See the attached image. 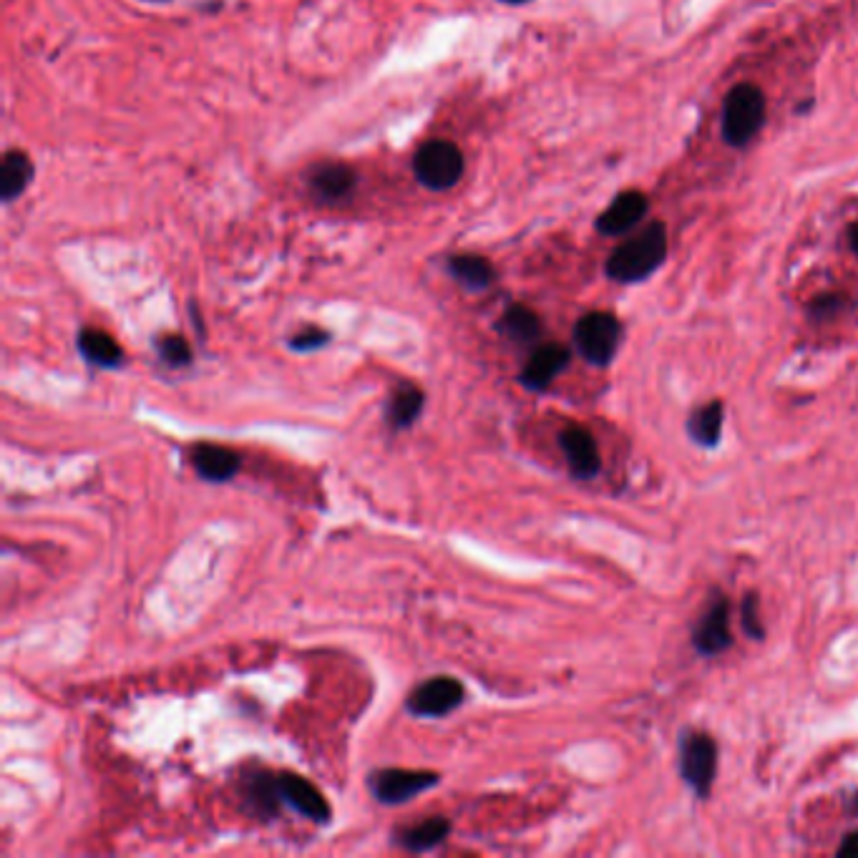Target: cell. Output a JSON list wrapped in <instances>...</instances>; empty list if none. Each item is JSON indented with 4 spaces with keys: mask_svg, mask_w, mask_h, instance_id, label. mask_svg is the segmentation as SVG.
<instances>
[{
    "mask_svg": "<svg viewBox=\"0 0 858 858\" xmlns=\"http://www.w3.org/2000/svg\"><path fill=\"white\" fill-rule=\"evenodd\" d=\"M667 255V232L660 222L644 227L607 259V275L617 282H640L662 265Z\"/></svg>",
    "mask_w": 858,
    "mask_h": 858,
    "instance_id": "1",
    "label": "cell"
},
{
    "mask_svg": "<svg viewBox=\"0 0 858 858\" xmlns=\"http://www.w3.org/2000/svg\"><path fill=\"white\" fill-rule=\"evenodd\" d=\"M765 119L763 92L753 84L735 86L725 99L723 136L730 146H746L756 138Z\"/></svg>",
    "mask_w": 858,
    "mask_h": 858,
    "instance_id": "2",
    "label": "cell"
},
{
    "mask_svg": "<svg viewBox=\"0 0 858 858\" xmlns=\"http://www.w3.org/2000/svg\"><path fill=\"white\" fill-rule=\"evenodd\" d=\"M413 171L419 177V182L428 190H451L463 174V157L459 146L444 138H433L426 142L415 154Z\"/></svg>",
    "mask_w": 858,
    "mask_h": 858,
    "instance_id": "3",
    "label": "cell"
},
{
    "mask_svg": "<svg viewBox=\"0 0 858 858\" xmlns=\"http://www.w3.org/2000/svg\"><path fill=\"white\" fill-rule=\"evenodd\" d=\"M619 340H623V325L609 313L584 315L575 328V346L579 355L592 365H609L619 348Z\"/></svg>",
    "mask_w": 858,
    "mask_h": 858,
    "instance_id": "4",
    "label": "cell"
},
{
    "mask_svg": "<svg viewBox=\"0 0 858 858\" xmlns=\"http://www.w3.org/2000/svg\"><path fill=\"white\" fill-rule=\"evenodd\" d=\"M433 786H438V775L428 771H403V768H386L371 775V793L375 800H380L383 806H398L406 803L426 793Z\"/></svg>",
    "mask_w": 858,
    "mask_h": 858,
    "instance_id": "5",
    "label": "cell"
},
{
    "mask_svg": "<svg viewBox=\"0 0 858 858\" xmlns=\"http://www.w3.org/2000/svg\"><path fill=\"white\" fill-rule=\"evenodd\" d=\"M680 771H682V778L688 781V786L698 793V796L708 798L717 771V746L710 735L692 733L685 738Z\"/></svg>",
    "mask_w": 858,
    "mask_h": 858,
    "instance_id": "6",
    "label": "cell"
},
{
    "mask_svg": "<svg viewBox=\"0 0 858 858\" xmlns=\"http://www.w3.org/2000/svg\"><path fill=\"white\" fill-rule=\"evenodd\" d=\"M463 702V685L454 677L438 675L419 685L408 698V713L419 717H444Z\"/></svg>",
    "mask_w": 858,
    "mask_h": 858,
    "instance_id": "7",
    "label": "cell"
},
{
    "mask_svg": "<svg viewBox=\"0 0 858 858\" xmlns=\"http://www.w3.org/2000/svg\"><path fill=\"white\" fill-rule=\"evenodd\" d=\"M277 786H280L282 803H288L292 811H298L315 823L330 821L328 800L307 778H300L295 773H282L277 775Z\"/></svg>",
    "mask_w": 858,
    "mask_h": 858,
    "instance_id": "8",
    "label": "cell"
},
{
    "mask_svg": "<svg viewBox=\"0 0 858 858\" xmlns=\"http://www.w3.org/2000/svg\"><path fill=\"white\" fill-rule=\"evenodd\" d=\"M692 644L705 657L721 655V652L730 648V607H727L725 600H715L705 615L700 617L698 627L692 629Z\"/></svg>",
    "mask_w": 858,
    "mask_h": 858,
    "instance_id": "9",
    "label": "cell"
},
{
    "mask_svg": "<svg viewBox=\"0 0 858 858\" xmlns=\"http://www.w3.org/2000/svg\"><path fill=\"white\" fill-rule=\"evenodd\" d=\"M559 446L577 479H592L600 473V448H596V440L590 431L582 426H567L559 433Z\"/></svg>",
    "mask_w": 858,
    "mask_h": 858,
    "instance_id": "10",
    "label": "cell"
},
{
    "mask_svg": "<svg viewBox=\"0 0 858 858\" xmlns=\"http://www.w3.org/2000/svg\"><path fill=\"white\" fill-rule=\"evenodd\" d=\"M569 350L559 346V342H546V346L536 348L534 355L524 365V371H521V386L529 390H546L552 386V380L569 365Z\"/></svg>",
    "mask_w": 858,
    "mask_h": 858,
    "instance_id": "11",
    "label": "cell"
},
{
    "mask_svg": "<svg viewBox=\"0 0 858 858\" xmlns=\"http://www.w3.org/2000/svg\"><path fill=\"white\" fill-rule=\"evenodd\" d=\"M648 215V197L640 192H623L619 197L612 200L607 209L602 212L596 219V230L602 234H625L635 230Z\"/></svg>",
    "mask_w": 858,
    "mask_h": 858,
    "instance_id": "12",
    "label": "cell"
},
{
    "mask_svg": "<svg viewBox=\"0 0 858 858\" xmlns=\"http://www.w3.org/2000/svg\"><path fill=\"white\" fill-rule=\"evenodd\" d=\"M192 466L200 473V479L212 481V484H222V481H230L240 471V456L225 446L202 444L192 451Z\"/></svg>",
    "mask_w": 858,
    "mask_h": 858,
    "instance_id": "13",
    "label": "cell"
},
{
    "mask_svg": "<svg viewBox=\"0 0 858 858\" xmlns=\"http://www.w3.org/2000/svg\"><path fill=\"white\" fill-rule=\"evenodd\" d=\"M448 833H451V823H448V819H444V815H436V819H428L423 823L411 825V829L398 831L396 844L403 846L406 851L423 854V851H431V848H436L438 844H444Z\"/></svg>",
    "mask_w": 858,
    "mask_h": 858,
    "instance_id": "14",
    "label": "cell"
},
{
    "mask_svg": "<svg viewBox=\"0 0 858 858\" xmlns=\"http://www.w3.org/2000/svg\"><path fill=\"white\" fill-rule=\"evenodd\" d=\"M78 350L88 363L99 367H119L121 361H124V353H121L119 342L104 330H94V328L81 330Z\"/></svg>",
    "mask_w": 858,
    "mask_h": 858,
    "instance_id": "15",
    "label": "cell"
},
{
    "mask_svg": "<svg viewBox=\"0 0 858 858\" xmlns=\"http://www.w3.org/2000/svg\"><path fill=\"white\" fill-rule=\"evenodd\" d=\"M31 177H34V165H31L26 154H5L3 165H0V194H3V202H13L19 194L26 192Z\"/></svg>",
    "mask_w": 858,
    "mask_h": 858,
    "instance_id": "16",
    "label": "cell"
},
{
    "mask_svg": "<svg viewBox=\"0 0 858 858\" xmlns=\"http://www.w3.org/2000/svg\"><path fill=\"white\" fill-rule=\"evenodd\" d=\"M423 403H426V396H423V390L411 386V383H403V386H400L394 394V398H390L388 421L394 423L396 428L413 426V423L419 421L421 411H423Z\"/></svg>",
    "mask_w": 858,
    "mask_h": 858,
    "instance_id": "17",
    "label": "cell"
},
{
    "mask_svg": "<svg viewBox=\"0 0 858 858\" xmlns=\"http://www.w3.org/2000/svg\"><path fill=\"white\" fill-rule=\"evenodd\" d=\"M690 436L694 444L713 448L717 446L723 433V403L721 400H713V403L698 408L690 419Z\"/></svg>",
    "mask_w": 858,
    "mask_h": 858,
    "instance_id": "18",
    "label": "cell"
},
{
    "mask_svg": "<svg viewBox=\"0 0 858 858\" xmlns=\"http://www.w3.org/2000/svg\"><path fill=\"white\" fill-rule=\"evenodd\" d=\"M451 275L469 290H486L494 282V267L479 255H459L448 263Z\"/></svg>",
    "mask_w": 858,
    "mask_h": 858,
    "instance_id": "19",
    "label": "cell"
},
{
    "mask_svg": "<svg viewBox=\"0 0 858 858\" xmlns=\"http://www.w3.org/2000/svg\"><path fill=\"white\" fill-rule=\"evenodd\" d=\"M355 184V171L346 165H330L323 167L313 177V190L321 200H340L350 194Z\"/></svg>",
    "mask_w": 858,
    "mask_h": 858,
    "instance_id": "20",
    "label": "cell"
},
{
    "mask_svg": "<svg viewBox=\"0 0 858 858\" xmlns=\"http://www.w3.org/2000/svg\"><path fill=\"white\" fill-rule=\"evenodd\" d=\"M498 328H501V333L509 335L511 340L531 342V340L539 338V333H542V323H539V317L531 313L529 307L513 305V307L506 310L501 323H498Z\"/></svg>",
    "mask_w": 858,
    "mask_h": 858,
    "instance_id": "21",
    "label": "cell"
},
{
    "mask_svg": "<svg viewBox=\"0 0 858 858\" xmlns=\"http://www.w3.org/2000/svg\"><path fill=\"white\" fill-rule=\"evenodd\" d=\"M247 798L259 815H273L277 811V806L282 803L277 775H269V773L252 775V781L247 783Z\"/></svg>",
    "mask_w": 858,
    "mask_h": 858,
    "instance_id": "22",
    "label": "cell"
},
{
    "mask_svg": "<svg viewBox=\"0 0 858 858\" xmlns=\"http://www.w3.org/2000/svg\"><path fill=\"white\" fill-rule=\"evenodd\" d=\"M159 355L165 363L182 367V365H190L192 348H190V342H186L184 338H179V335H167V338L159 340Z\"/></svg>",
    "mask_w": 858,
    "mask_h": 858,
    "instance_id": "23",
    "label": "cell"
},
{
    "mask_svg": "<svg viewBox=\"0 0 858 858\" xmlns=\"http://www.w3.org/2000/svg\"><path fill=\"white\" fill-rule=\"evenodd\" d=\"M328 340H330V335L325 333V330H321V328H305V330H300L295 338L290 340V348L298 350V353H310V350L323 348Z\"/></svg>",
    "mask_w": 858,
    "mask_h": 858,
    "instance_id": "24",
    "label": "cell"
},
{
    "mask_svg": "<svg viewBox=\"0 0 858 858\" xmlns=\"http://www.w3.org/2000/svg\"><path fill=\"white\" fill-rule=\"evenodd\" d=\"M742 627H746V632L753 637V640H763V625H760L756 594H748L746 602H742Z\"/></svg>",
    "mask_w": 858,
    "mask_h": 858,
    "instance_id": "25",
    "label": "cell"
},
{
    "mask_svg": "<svg viewBox=\"0 0 858 858\" xmlns=\"http://www.w3.org/2000/svg\"><path fill=\"white\" fill-rule=\"evenodd\" d=\"M838 856H841V858H858V831L848 833V836H846L844 841H841Z\"/></svg>",
    "mask_w": 858,
    "mask_h": 858,
    "instance_id": "26",
    "label": "cell"
},
{
    "mask_svg": "<svg viewBox=\"0 0 858 858\" xmlns=\"http://www.w3.org/2000/svg\"><path fill=\"white\" fill-rule=\"evenodd\" d=\"M838 307V300L836 298H821L819 302H813V313H825V310H829V313H833V310Z\"/></svg>",
    "mask_w": 858,
    "mask_h": 858,
    "instance_id": "27",
    "label": "cell"
},
{
    "mask_svg": "<svg viewBox=\"0 0 858 858\" xmlns=\"http://www.w3.org/2000/svg\"><path fill=\"white\" fill-rule=\"evenodd\" d=\"M848 242H851V250L858 255V225H854L851 230H848Z\"/></svg>",
    "mask_w": 858,
    "mask_h": 858,
    "instance_id": "28",
    "label": "cell"
},
{
    "mask_svg": "<svg viewBox=\"0 0 858 858\" xmlns=\"http://www.w3.org/2000/svg\"><path fill=\"white\" fill-rule=\"evenodd\" d=\"M504 3H511V5H519V3H527V0H504Z\"/></svg>",
    "mask_w": 858,
    "mask_h": 858,
    "instance_id": "29",
    "label": "cell"
}]
</instances>
